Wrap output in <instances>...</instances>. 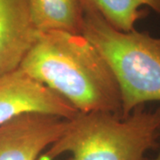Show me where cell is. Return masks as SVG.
<instances>
[{
    "label": "cell",
    "mask_w": 160,
    "mask_h": 160,
    "mask_svg": "<svg viewBox=\"0 0 160 160\" xmlns=\"http://www.w3.org/2000/svg\"><path fill=\"white\" fill-rule=\"evenodd\" d=\"M39 33L29 0H0V77L20 68Z\"/></svg>",
    "instance_id": "6"
},
{
    "label": "cell",
    "mask_w": 160,
    "mask_h": 160,
    "mask_svg": "<svg viewBox=\"0 0 160 160\" xmlns=\"http://www.w3.org/2000/svg\"><path fill=\"white\" fill-rule=\"evenodd\" d=\"M29 5L40 32L58 30L82 35L85 12L80 0H29Z\"/></svg>",
    "instance_id": "7"
},
{
    "label": "cell",
    "mask_w": 160,
    "mask_h": 160,
    "mask_svg": "<svg viewBox=\"0 0 160 160\" xmlns=\"http://www.w3.org/2000/svg\"><path fill=\"white\" fill-rule=\"evenodd\" d=\"M160 140V106L137 107L127 117L109 112H78L67 120L62 134L46 149L52 160L68 153V160H147Z\"/></svg>",
    "instance_id": "2"
},
{
    "label": "cell",
    "mask_w": 160,
    "mask_h": 160,
    "mask_svg": "<svg viewBox=\"0 0 160 160\" xmlns=\"http://www.w3.org/2000/svg\"><path fill=\"white\" fill-rule=\"evenodd\" d=\"M84 9L96 12L115 29H134L135 23L147 14L149 7L160 15V0H80Z\"/></svg>",
    "instance_id": "8"
},
{
    "label": "cell",
    "mask_w": 160,
    "mask_h": 160,
    "mask_svg": "<svg viewBox=\"0 0 160 160\" xmlns=\"http://www.w3.org/2000/svg\"><path fill=\"white\" fill-rule=\"evenodd\" d=\"M150 160H160V140H159V144H158V153L156 155L154 158Z\"/></svg>",
    "instance_id": "9"
},
{
    "label": "cell",
    "mask_w": 160,
    "mask_h": 160,
    "mask_svg": "<svg viewBox=\"0 0 160 160\" xmlns=\"http://www.w3.org/2000/svg\"><path fill=\"white\" fill-rule=\"evenodd\" d=\"M20 68L78 112L101 111L122 117L120 90L114 74L83 35L40 32Z\"/></svg>",
    "instance_id": "1"
},
{
    "label": "cell",
    "mask_w": 160,
    "mask_h": 160,
    "mask_svg": "<svg viewBox=\"0 0 160 160\" xmlns=\"http://www.w3.org/2000/svg\"><path fill=\"white\" fill-rule=\"evenodd\" d=\"M43 113L64 119L78 111L64 98L19 68L0 77V125L26 113Z\"/></svg>",
    "instance_id": "4"
},
{
    "label": "cell",
    "mask_w": 160,
    "mask_h": 160,
    "mask_svg": "<svg viewBox=\"0 0 160 160\" xmlns=\"http://www.w3.org/2000/svg\"><path fill=\"white\" fill-rule=\"evenodd\" d=\"M67 120L33 112L0 125V160H38L62 134Z\"/></svg>",
    "instance_id": "5"
},
{
    "label": "cell",
    "mask_w": 160,
    "mask_h": 160,
    "mask_svg": "<svg viewBox=\"0 0 160 160\" xmlns=\"http://www.w3.org/2000/svg\"><path fill=\"white\" fill-rule=\"evenodd\" d=\"M82 35L106 60L119 87L122 117L160 102V38L147 31H121L96 12L84 9Z\"/></svg>",
    "instance_id": "3"
}]
</instances>
